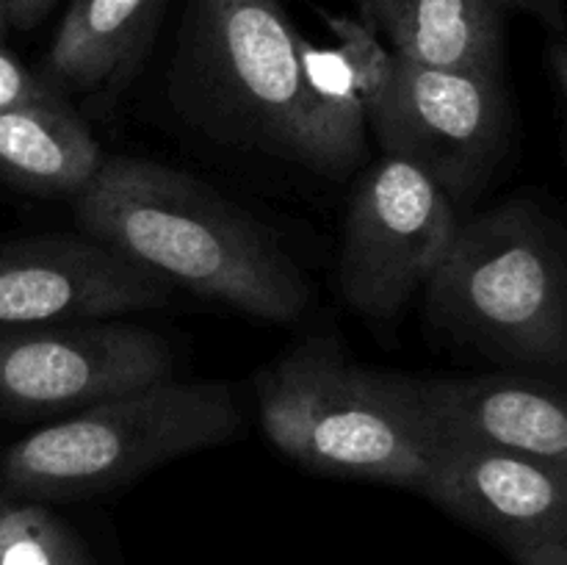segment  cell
I'll return each instance as SVG.
<instances>
[{
	"instance_id": "obj_12",
	"label": "cell",
	"mask_w": 567,
	"mask_h": 565,
	"mask_svg": "<svg viewBox=\"0 0 567 565\" xmlns=\"http://www.w3.org/2000/svg\"><path fill=\"white\" fill-rule=\"evenodd\" d=\"M358 9L402 59L504 78V11L491 0H358Z\"/></svg>"
},
{
	"instance_id": "obj_11",
	"label": "cell",
	"mask_w": 567,
	"mask_h": 565,
	"mask_svg": "<svg viewBox=\"0 0 567 565\" xmlns=\"http://www.w3.org/2000/svg\"><path fill=\"white\" fill-rule=\"evenodd\" d=\"M410 397L435 441L524 454L567 471L565 399L537 377L410 380Z\"/></svg>"
},
{
	"instance_id": "obj_16",
	"label": "cell",
	"mask_w": 567,
	"mask_h": 565,
	"mask_svg": "<svg viewBox=\"0 0 567 565\" xmlns=\"http://www.w3.org/2000/svg\"><path fill=\"white\" fill-rule=\"evenodd\" d=\"M53 92V86H48L44 81L33 78L20 61L11 53H6L0 48V114L11 105L28 103V100L44 97V94Z\"/></svg>"
},
{
	"instance_id": "obj_20",
	"label": "cell",
	"mask_w": 567,
	"mask_h": 565,
	"mask_svg": "<svg viewBox=\"0 0 567 565\" xmlns=\"http://www.w3.org/2000/svg\"><path fill=\"white\" fill-rule=\"evenodd\" d=\"M6 11H9V0H0V33L9 25V22H6Z\"/></svg>"
},
{
	"instance_id": "obj_13",
	"label": "cell",
	"mask_w": 567,
	"mask_h": 565,
	"mask_svg": "<svg viewBox=\"0 0 567 565\" xmlns=\"http://www.w3.org/2000/svg\"><path fill=\"white\" fill-rule=\"evenodd\" d=\"M103 158L81 116L55 92L0 114V177L25 192L75 197Z\"/></svg>"
},
{
	"instance_id": "obj_9",
	"label": "cell",
	"mask_w": 567,
	"mask_h": 565,
	"mask_svg": "<svg viewBox=\"0 0 567 565\" xmlns=\"http://www.w3.org/2000/svg\"><path fill=\"white\" fill-rule=\"evenodd\" d=\"M415 491L485 532L515 565H567V471L498 449L432 441Z\"/></svg>"
},
{
	"instance_id": "obj_3",
	"label": "cell",
	"mask_w": 567,
	"mask_h": 565,
	"mask_svg": "<svg viewBox=\"0 0 567 565\" xmlns=\"http://www.w3.org/2000/svg\"><path fill=\"white\" fill-rule=\"evenodd\" d=\"M424 288L435 319L480 352L515 363H565L563 236L535 205L515 199L460 222Z\"/></svg>"
},
{
	"instance_id": "obj_19",
	"label": "cell",
	"mask_w": 567,
	"mask_h": 565,
	"mask_svg": "<svg viewBox=\"0 0 567 565\" xmlns=\"http://www.w3.org/2000/svg\"><path fill=\"white\" fill-rule=\"evenodd\" d=\"M546 66L551 70L554 89H557L559 94H565V86H567V50H565L563 33H554L551 44H548V50H546Z\"/></svg>"
},
{
	"instance_id": "obj_15",
	"label": "cell",
	"mask_w": 567,
	"mask_h": 565,
	"mask_svg": "<svg viewBox=\"0 0 567 565\" xmlns=\"http://www.w3.org/2000/svg\"><path fill=\"white\" fill-rule=\"evenodd\" d=\"M0 565H94L75 532L39 504L0 513Z\"/></svg>"
},
{
	"instance_id": "obj_8",
	"label": "cell",
	"mask_w": 567,
	"mask_h": 565,
	"mask_svg": "<svg viewBox=\"0 0 567 565\" xmlns=\"http://www.w3.org/2000/svg\"><path fill=\"white\" fill-rule=\"evenodd\" d=\"M172 380V349L131 321L83 319L0 332V404L20 413L81 410Z\"/></svg>"
},
{
	"instance_id": "obj_4",
	"label": "cell",
	"mask_w": 567,
	"mask_h": 565,
	"mask_svg": "<svg viewBox=\"0 0 567 565\" xmlns=\"http://www.w3.org/2000/svg\"><path fill=\"white\" fill-rule=\"evenodd\" d=\"M244 419L225 382H155L81 408L6 452V482L31 499L111 491L188 452L219 446Z\"/></svg>"
},
{
	"instance_id": "obj_2",
	"label": "cell",
	"mask_w": 567,
	"mask_h": 565,
	"mask_svg": "<svg viewBox=\"0 0 567 565\" xmlns=\"http://www.w3.org/2000/svg\"><path fill=\"white\" fill-rule=\"evenodd\" d=\"M260 421L280 452L321 474L419 487L435 438L410 380L365 369L310 338L258 377Z\"/></svg>"
},
{
	"instance_id": "obj_1",
	"label": "cell",
	"mask_w": 567,
	"mask_h": 565,
	"mask_svg": "<svg viewBox=\"0 0 567 565\" xmlns=\"http://www.w3.org/2000/svg\"><path fill=\"white\" fill-rule=\"evenodd\" d=\"M72 199L89 238L166 286L269 321L308 308V282L264 227L183 172L116 155Z\"/></svg>"
},
{
	"instance_id": "obj_5",
	"label": "cell",
	"mask_w": 567,
	"mask_h": 565,
	"mask_svg": "<svg viewBox=\"0 0 567 565\" xmlns=\"http://www.w3.org/2000/svg\"><path fill=\"white\" fill-rule=\"evenodd\" d=\"M186 50L280 153L338 175L360 161L310 97L299 33L280 0H192Z\"/></svg>"
},
{
	"instance_id": "obj_17",
	"label": "cell",
	"mask_w": 567,
	"mask_h": 565,
	"mask_svg": "<svg viewBox=\"0 0 567 565\" xmlns=\"http://www.w3.org/2000/svg\"><path fill=\"white\" fill-rule=\"evenodd\" d=\"M498 11H529L537 20L546 22L554 33H565V14L563 0H491Z\"/></svg>"
},
{
	"instance_id": "obj_7",
	"label": "cell",
	"mask_w": 567,
	"mask_h": 565,
	"mask_svg": "<svg viewBox=\"0 0 567 565\" xmlns=\"http://www.w3.org/2000/svg\"><path fill=\"white\" fill-rule=\"evenodd\" d=\"M460 219L454 203L408 161L382 155L354 188L338 282L354 310L393 316L430 282Z\"/></svg>"
},
{
	"instance_id": "obj_6",
	"label": "cell",
	"mask_w": 567,
	"mask_h": 565,
	"mask_svg": "<svg viewBox=\"0 0 567 565\" xmlns=\"http://www.w3.org/2000/svg\"><path fill=\"white\" fill-rule=\"evenodd\" d=\"M369 122L388 155L424 172L452 203H465L507 150L504 78L396 55L391 86Z\"/></svg>"
},
{
	"instance_id": "obj_14",
	"label": "cell",
	"mask_w": 567,
	"mask_h": 565,
	"mask_svg": "<svg viewBox=\"0 0 567 565\" xmlns=\"http://www.w3.org/2000/svg\"><path fill=\"white\" fill-rule=\"evenodd\" d=\"M158 0H72L48 53V78L97 92L125 75L147 39Z\"/></svg>"
},
{
	"instance_id": "obj_18",
	"label": "cell",
	"mask_w": 567,
	"mask_h": 565,
	"mask_svg": "<svg viewBox=\"0 0 567 565\" xmlns=\"http://www.w3.org/2000/svg\"><path fill=\"white\" fill-rule=\"evenodd\" d=\"M55 0H9V11H6V22L20 31H31L37 22H42L48 17V11L53 9Z\"/></svg>"
},
{
	"instance_id": "obj_10",
	"label": "cell",
	"mask_w": 567,
	"mask_h": 565,
	"mask_svg": "<svg viewBox=\"0 0 567 565\" xmlns=\"http://www.w3.org/2000/svg\"><path fill=\"white\" fill-rule=\"evenodd\" d=\"M169 297L172 286L89 236L0 244V327L111 319Z\"/></svg>"
}]
</instances>
